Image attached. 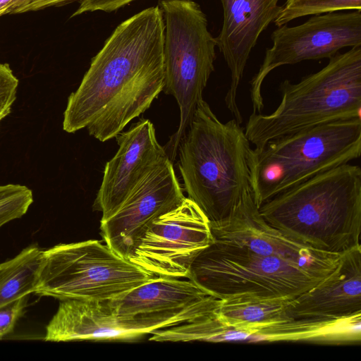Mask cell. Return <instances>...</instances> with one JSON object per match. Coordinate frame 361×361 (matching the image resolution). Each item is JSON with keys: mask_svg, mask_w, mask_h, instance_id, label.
<instances>
[{"mask_svg": "<svg viewBox=\"0 0 361 361\" xmlns=\"http://www.w3.org/2000/svg\"><path fill=\"white\" fill-rule=\"evenodd\" d=\"M324 277L295 262L214 240L195 257L187 279L221 300L242 295L294 299Z\"/></svg>", "mask_w": 361, "mask_h": 361, "instance_id": "8", "label": "cell"}, {"mask_svg": "<svg viewBox=\"0 0 361 361\" xmlns=\"http://www.w3.org/2000/svg\"><path fill=\"white\" fill-rule=\"evenodd\" d=\"M279 1L221 0L224 19L216 42L231 73L226 106L239 124L243 118L237 103L238 89L260 35L281 12Z\"/></svg>", "mask_w": 361, "mask_h": 361, "instance_id": "15", "label": "cell"}, {"mask_svg": "<svg viewBox=\"0 0 361 361\" xmlns=\"http://www.w3.org/2000/svg\"><path fill=\"white\" fill-rule=\"evenodd\" d=\"M210 228L214 240L295 262L323 276L335 269L343 255L309 247L271 226L261 216L252 191L244 196L230 217L210 224Z\"/></svg>", "mask_w": 361, "mask_h": 361, "instance_id": "12", "label": "cell"}, {"mask_svg": "<svg viewBox=\"0 0 361 361\" xmlns=\"http://www.w3.org/2000/svg\"><path fill=\"white\" fill-rule=\"evenodd\" d=\"M158 6L164 25L163 91L176 99L180 109L178 130L166 149L173 161L214 71L216 42L205 14L193 0H159Z\"/></svg>", "mask_w": 361, "mask_h": 361, "instance_id": "6", "label": "cell"}, {"mask_svg": "<svg viewBox=\"0 0 361 361\" xmlns=\"http://www.w3.org/2000/svg\"><path fill=\"white\" fill-rule=\"evenodd\" d=\"M34 201L32 191L26 185H0V228L23 217Z\"/></svg>", "mask_w": 361, "mask_h": 361, "instance_id": "21", "label": "cell"}, {"mask_svg": "<svg viewBox=\"0 0 361 361\" xmlns=\"http://www.w3.org/2000/svg\"><path fill=\"white\" fill-rule=\"evenodd\" d=\"M252 148L234 118L221 122L204 99L197 104L178 147V168L188 198L209 224L230 217L252 191Z\"/></svg>", "mask_w": 361, "mask_h": 361, "instance_id": "3", "label": "cell"}, {"mask_svg": "<svg viewBox=\"0 0 361 361\" xmlns=\"http://www.w3.org/2000/svg\"><path fill=\"white\" fill-rule=\"evenodd\" d=\"M14 0H0V16L5 14Z\"/></svg>", "mask_w": 361, "mask_h": 361, "instance_id": "26", "label": "cell"}, {"mask_svg": "<svg viewBox=\"0 0 361 361\" xmlns=\"http://www.w3.org/2000/svg\"><path fill=\"white\" fill-rule=\"evenodd\" d=\"M189 279L156 276L109 301L124 319H147L167 328L216 314L220 303Z\"/></svg>", "mask_w": 361, "mask_h": 361, "instance_id": "13", "label": "cell"}, {"mask_svg": "<svg viewBox=\"0 0 361 361\" xmlns=\"http://www.w3.org/2000/svg\"><path fill=\"white\" fill-rule=\"evenodd\" d=\"M42 252L31 245L0 264V309L34 293Z\"/></svg>", "mask_w": 361, "mask_h": 361, "instance_id": "19", "label": "cell"}, {"mask_svg": "<svg viewBox=\"0 0 361 361\" xmlns=\"http://www.w3.org/2000/svg\"><path fill=\"white\" fill-rule=\"evenodd\" d=\"M361 154V118L303 129L252 149L250 183L259 207L277 195Z\"/></svg>", "mask_w": 361, "mask_h": 361, "instance_id": "5", "label": "cell"}, {"mask_svg": "<svg viewBox=\"0 0 361 361\" xmlns=\"http://www.w3.org/2000/svg\"><path fill=\"white\" fill-rule=\"evenodd\" d=\"M18 83L9 65L0 63V123L11 112Z\"/></svg>", "mask_w": 361, "mask_h": 361, "instance_id": "22", "label": "cell"}, {"mask_svg": "<svg viewBox=\"0 0 361 361\" xmlns=\"http://www.w3.org/2000/svg\"><path fill=\"white\" fill-rule=\"evenodd\" d=\"M164 31L158 5L119 24L69 95L63 130L105 142L148 109L164 85Z\"/></svg>", "mask_w": 361, "mask_h": 361, "instance_id": "1", "label": "cell"}, {"mask_svg": "<svg viewBox=\"0 0 361 361\" xmlns=\"http://www.w3.org/2000/svg\"><path fill=\"white\" fill-rule=\"evenodd\" d=\"M29 295L0 309V340L11 333L27 306Z\"/></svg>", "mask_w": 361, "mask_h": 361, "instance_id": "23", "label": "cell"}, {"mask_svg": "<svg viewBox=\"0 0 361 361\" xmlns=\"http://www.w3.org/2000/svg\"><path fill=\"white\" fill-rule=\"evenodd\" d=\"M281 99L269 114L252 113L245 129L255 149L297 131L333 121L360 118L361 46L336 54L317 73L279 85Z\"/></svg>", "mask_w": 361, "mask_h": 361, "instance_id": "4", "label": "cell"}, {"mask_svg": "<svg viewBox=\"0 0 361 361\" xmlns=\"http://www.w3.org/2000/svg\"><path fill=\"white\" fill-rule=\"evenodd\" d=\"M185 197L173 162L166 155L137 183L117 212L101 221L103 240L126 258L148 224Z\"/></svg>", "mask_w": 361, "mask_h": 361, "instance_id": "11", "label": "cell"}, {"mask_svg": "<svg viewBox=\"0 0 361 361\" xmlns=\"http://www.w3.org/2000/svg\"><path fill=\"white\" fill-rule=\"evenodd\" d=\"M213 242L208 219L185 197L148 224L126 259L157 276L186 279L195 257Z\"/></svg>", "mask_w": 361, "mask_h": 361, "instance_id": "10", "label": "cell"}, {"mask_svg": "<svg viewBox=\"0 0 361 361\" xmlns=\"http://www.w3.org/2000/svg\"><path fill=\"white\" fill-rule=\"evenodd\" d=\"M97 240L42 250L34 294L107 302L156 277Z\"/></svg>", "mask_w": 361, "mask_h": 361, "instance_id": "7", "label": "cell"}, {"mask_svg": "<svg viewBox=\"0 0 361 361\" xmlns=\"http://www.w3.org/2000/svg\"><path fill=\"white\" fill-rule=\"evenodd\" d=\"M361 316V246L341 255L335 269L290 301L288 317L332 323Z\"/></svg>", "mask_w": 361, "mask_h": 361, "instance_id": "16", "label": "cell"}, {"mask_svg": "<svg viewBox=\"0 0 361 361\" xmlns=\"http://www.w3.org/2000/svg\"><path fill=\"white\" fill-rule=\"evenodd\" d=\"M72 0H14L6 13H20L37 11Z\"/></svg>", "mask_w": 361, "mask_h": 361, "instance_id": "25", "label": "cell"}, {"mask_svg": "<svg viewBox=\"0 0 361 361\" xmlns=\"http://www.w3.org/2000/svg\"><path fill=\"white\" fill-rule=\"evenodd\" d=\"M346 10L361 11V0H286L274 22L278 27L300 17Z\"/></svg>", "mask_w": 361, "mask_h": 361, "instance_id": "20", "label": "cell"}, {"mask_svg": "<svg viewBox=\"0 0 361 361\" xmlns=\"http://www.w3.org/2000/svg\"><path fill=\"white\" fill-rule=\"evenodd\" d=\"M291 298L242 295L221 300L216 318L231 330L250 337L263 326L290 319L288 309Z\"/></svg>", "mask_w": 361, "mask_h": 361, "instance_id": "18", "label": "cell"}, {"mask_svg": "<svg viewBox=\"0 0 361 361\" xmlns=\"http://www.w3.org/2000/svg\"><path fill=\"white\" fill-rule=\"evenodd\" d=\"M272 46L259 71L250 80L252 113L264 108L262 87L273 70L307 60H318L336 55L345 47L361 46V11L316 15L294 27H278L271 34Z\"/></svg>", "mask_w": 361, "mask_h": 361, "instance_id": "9", "label": "cell"}, {"mask_svg": "<svg viewBox=\"0 0 361 361\" xmlns=\"http://www.w3.org/2000/svg\"><path fill=\"white\" fill-rule=\"evenodd\" d=\"M116 137L118 149L105 165L93 204L94 210L102 214L101 221L114 215L142 177L167 155L148 119H140Z\"/></svg>", "mask_w": 361, "mask_h": 361, "instance_id": "14", "label": "cell"}, {"mask_svg": "<svg viewBox=\"0 0 361 361\" xmlns=\"http://www.w3.org/2000/svg\"><path fill=\"white\" fill-rule=\"evenodd\" d=\"M149 334L135 320L118 317L109 301L65 300L47 325L44 341L134 342Z\"/></svg>", "mask_w": 361, "mask_h": 361, "instance_id": "17", "label": "cell"}, {"mask_svg": "<svg viewBox=\"0 0 361 361\" xmlns=\"http://www.w3.org/2000/svg\"><path fill=\"white\" fill-rule=\"evenodd\" d=\"M135 0H80V5L72 16L86 12L102 11L111 12Z\"/></svg>", "mask_w": 361, "mask_h": 361, "instance_id": "24", "label": "cell"}, {"mask_svg": "<svg viewBox=\"0 0 361 361\" xmlns=\"http://www.w3.org/2000/svg\"><path fill=\"white\" fill-rule=\"evenodd\" d=\"M259 212L285 235L318 250L343 254L360 247L361 169L347 163L319 173Z\"/></svg>", "mask_w": 361, "mask_h": 361, "instance_id": "2", "label": "cell"}]
</instances>
